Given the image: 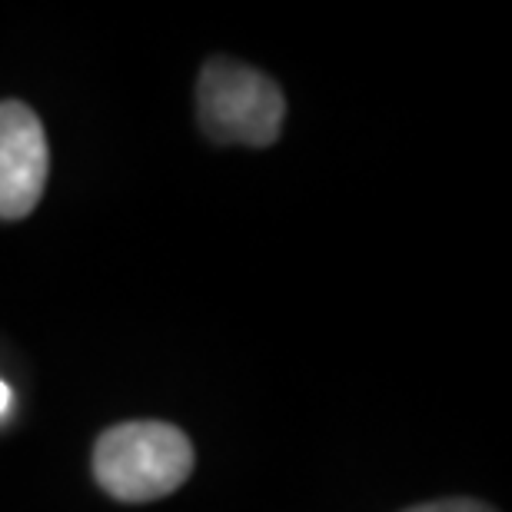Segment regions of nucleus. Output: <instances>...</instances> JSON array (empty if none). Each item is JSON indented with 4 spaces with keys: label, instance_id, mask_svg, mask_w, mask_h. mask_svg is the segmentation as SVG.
<instances>
[{
    "label": "nucleus",
    "instance_id": "nucleus-5",
    "mask_svg": "<svg viewBox=\"0 0 512 512\" xmlns=\"http://www.w3.org/2000/svg\"><path fill=\"white\" fill-rule=\"evenodd\" d=\"M10 403H14V393H10V386H7L4 380H0V416L7 413Z\"/></svg>",
    "mask_w": 512,
    "mask_h": 512
},
{
    "label": "nucleus",
    "instance_id": "nucleus-2",
    "mask_svg": "<svg viewBox=\"0 0 512 512\" xmlns=\"http://www.w3.org/2000/svg\"><path fill=\"white\" fill-rule=\"evenodd\" d=\"M200 127L217 143L270 147L280 140L286 120V97L260 70L240 60L217 57L203 67L197 84Z\"/></svg>",
    "mask_w": 512,
    "mask_h": 512
},
{
    "label": "nucleus",
    "instance_id": "nucleus-1",
    "mask_svg": "<svg viewBox=\"0 0 512 512\" xmlns=\"http://www.w3.org/2000/svg\"><path fill=\"white\" fill-rule=\"evenodd\" d=\"M193 446L177 426L133 419L107 429L94 446V476L120 503H153L187 483Z\"/></svg>",
    "mask_w": 512,
    "mask_h": 512
},
{
    "label": "nucleus",
    "instance_id": "nucleus-3",
    "mask_svg": "<svg viewBox=\"0 0 512 512\" xmlns=\"http://www.w3.org/2000/svg\"><path fill=\"white\" fill-rule=\"evenodd\" d=\"M50 150L37 114L20 100L0 104V220H24L47 187Z\"/></svg>",
    "mask_w": 512,
    "mask_h": 512
},
{
    "label": "nucleus",
    "instance_id": "nucleus-4",
    "mask_svg": "<svg viewBox=\"0 0 512 512\" xmlns=\"http://www.w3.org/2000/svg\"><path fill=\"white\" fill-rule=\"evenodd\" d=\"M406 512H496V509L486 506V503H479V499L456 496V499H436V503L413 506V509H406Z\"/></svg>",
    "mask_w": 512,
    "mask_h": 512
}]
</instances>
